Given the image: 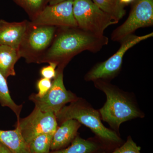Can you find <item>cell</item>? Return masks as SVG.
Returning <instances> with one entry per match:
<instances>
[{"label": "cell", "mask_w": 153, "mask_h": 153, "mask_svg": "<svg viewBox=\"0 0 153 153\" xmlns=\"http://www.w3.org/2000/svg\"><path fill=\"white\" fill-rule=\"evenodd\" d=\"M108 42V38L104 35H96L78 27L58 28L40 64L55 63L57 67L65 68L74 56L84 51L97 53Z\"/></svg>", "instance_id": "6da1fadb"}, {"label": "cell", "mask_w": 153, "mask_h": 153, "mask_svg": "<svg viewBox=\"0 0 153 153\" xmlns=\"http://www.w3.org/2000/svg\"><path fill=\"white\" fill-rule=\"evenodd\" d=\"M94 86L103 91L106 97L104 105L98 111L101 120L107 123L115 131H119L120 125L137 118L144 117L134 99L108 81L97 80Z\"/></svg>", "instance_id": "7a4b0ae2"}, {"label": "cell", "mask_w": 153, "mask_h": 153, "mask_svg": "<svg viewBox=\"0 0 153 153\" xmlns=\"http://www.w3.org/2000/svg\"><path fill=\"white\" fill-rule=\"evenodd\" d=\"M55 115L60 124L68 120H75L90 128L100 139L114 143L121 141L116 132L102 124L98 111L82 99L78 98L69 105H65Z\"/></svg>", "instance_id": "3957f363"}, {"label": "cell", "mask_w": 153, "mask_h": 153, "mask_svg": "<svg viewBox=\"0 0 153 153\" xmlns=\"http://www.w3.org/2000/svg\"><path fill=\"white\" fill-rule=\"evenodd\" d=\"M57 29L52 26L35 25L28 21L19 48L20 57L27 63L40 64L41 58L52 44Z\"/></svg>", "instance_id": "277c9868"}, {"label": "cell", "mask_w": 153, "mask_h": 153, "mask_svg": "<svg viewBox=\"0 0 153 153\" xmlns=\"http://www.w3.org/2000/svg\"><path fill=\"white\" fill-rule=\"evenodd\" d=\"M153 36V33L142 36L134 34L126 37L119 43V49L107 60L97 63L89 70L84 76L86 82L97 80L110 81L119 74L121 70L123 57L126 52L140 42Z\"/></svg>", "instance_id": "5b68a950"}, {"label": "cell", "mask_w": 153, "mask_h": 153, "mask_svg": "<svg viewBox=\"0 0 153 153\" xmlns=\"http://www.w3.org/2000/svg\"><path fill=\"white\" fill-rule=\"evenodd\" d=\"M73 14L78 27L97 35H104V31L119 22L93 2L92 0H74Z\"/></svg>", "instance_id": "8992f818"}, {"label": "cell", "mask_w": 153, "mask_h": 153, "mask_svg": "<svg viewBox=\"0 0 153 153\" xmlns=\"http://www.w3.org/2000/svg\"><path fill=\"white\" fill-rule=\"evenodd\" d=\"M64 69L63 67H57L52 87L46 95L41 98L37 97L35 94L30 96L29 99L34 102L36 108L43 112H51L56 114L67 103L79 98L73 92L66 90L63 82Z\"/></svg>", "instance_id": "52a82bcc"}, {"label": "cell", "mask_w": 153, "mask_h": 153, "mask_svg": "<svg viewBox=\"0 0 153 153\" xmlns=\"http://www.w3.org/2000/svg\"><path fill=\"white\" fill-rule=\"evenodd\" d=\"M128 17L114 30L111 39L120 42L140 28L153 26V0H134Z\"/></svg>", "instance_id": "ba28073f"}, {"label": "cell", "mask_w": 153, "mask_h": 153, "mask_svg": "<svg viewBox=\"0 0 153 153\" xmlns=\"http://www.w3.org/2000/svg\"><path fill=\"white\" fill-rule=\"evenodd\" d=\"M18 127L28 145L36 137L44 134H54L58 127L55 114L43 112L35 107L32 112L18 120Z\"/></svg>", "instance_id": "9c48e42d"}, {"label": "cell", "mask_w": 153, "mask_h": 153, "mask_svg": "<svg viewBox=\"0 0 153 153\" xmlns=\"http://www.w3.org/2000/svg\"><path fill=\"white\" fill-rule=\"evenodd\" d=\"M74 0H66L55 5H48L30 22L35 25L57 28L77 27L73 14Z\"/></svg>", "instance_id": "30bf717a"}, {"label": "cell", "mask_w": 153, "mask_h": 153, "mask_svg": "<svg viewBox=\"0 0 153 153\" xmlns=\"http://www.w3.org/2000/svg\"><path fill=\"white\" fill-rule=\"evenodd\" d=\"M27 20L22 22H9L0 20V45L19 49L26 32Z\"/></svg>", "instance_id": "8fae6325"}, {"label": "cell", "mask_w": 153, "mask_h": 153, "mask_svg": "<svg viewBox=\"0 0 153 153\" xmlns=\"http://www.w3.org/2000/svg\"><path fill=\"white\" fill-rule=\"evenodd\" d=\"M53 135L50 150L64 149L73 141L81 124L74 119L68 120L60 124Z\"/></svg>", "instance_id": "7c38bea8"}, {"label": "cell", "mask_w": 153, "mask_h": 153, "mask_svg": "<svg viewBox=\"0 0 153 153\" xmlns=\"http://www.w3.org/2000/svg\"><path fill=\"white\" fill-rule=\"evenodd\" d=\"M0 143L12 153H31L29 145L18 127L13 130H0Z\"/></svg>", "instance_id": "4fadbf2b"}, {"label": "cell", "mask_w": 153, "mask_h": 153, "mask_svg": "<svg viewBox=\"0 0 153 153\" xmlns=\"http://www.w3.org/2000/svg\"><path fill=\"white\" fill-rule=\"evenodd\" d=\"M20 58L19 49L0 45V73L6 79L16 75L15 66Z\"/></svg>", "instance_id": "5bb4252c"}, {"label": "cell", "mask_w": 153, "mask_h": 153, "mask_svg": "<svg viewBox=\"0 0 153 153\" xmlns=\"http://www.w3.org/2000/svg\"><path fill=\"white\" fill-rule=\"evenodd\" d=\"M99 148V146L95 142L76 136L68 147L49 153H94Z\"/></svg>", "instance_id": "9a60e30c"}, {"label": "cell", "mask_w": 153, "mask_h": 153, "mask_svg": "<svg viewBox=\"0 0 153 153\" xmlns=\"http://www.w3.org/2000/svg\"><path fill=\"white\" fill-rule=\"evenodd\" d=\"M92 1L102 10L118 22L126 15L125 6L122 4L120 0Z\"/></svg>", "instance_id": "2e32d148"}, {"label": "cell", "mask_w": 153, "mask_h": 153, "mask_svg": "<svg viewBox=\"0 0 153 153\" xmlns=\"http://www.w3.org/2000/svg\"><path fill=\"white\" fill-rule=\"evenodd\" d=\"M0 104L2 106L7 107L13 111L18 120L20 118L22 105H18L12 99L7 79L0 73Z\"/></svg>", "instance_id": "e0dca14e"}, {"label": "cell", "mask_w": 153, "mask_h": 153, "mask_svg": "<svg viewBox=\"0 0 153 153\" xmlns=\"http://www.w3.org/2000/svg\"><path fill=\"white\" fill-rule=\"evenodd\" d=\"M24 9L31 21L43 10L48 4L49 0H13Z\"/></svg>", "instance_id": "ac0fdd59"}, {"label": "cell", "mask_w": 153, "mask_h": 153, "mask_svg": "<svg viewBox=\"0 0 153 153\" xmlns=\"http://www.w3.org/2000/svg\"><path fill=\"white\" fill-rule=\"evenodd\" d=\"M54 134H44L38 136L29 144L31 153H49Z\"/></svg>", "instance_id": "d6986e66"}, {"label": "cell", "mask_w": 153, "mask_h": 153, "mask_svg": "<svg viewBox=\"0 0 153 153\" xmlns=\"http://www.w3.org/2000/svg\"><path fill=\"white\" fill-rule=\"evenodd\" d=\"M140 150V147L137 145L131 137L129 136L126 142L123 146L116 149L114 152L110 153H141Z\"/></svg>", "instance_id": "ffe728a7"}, {"label": "cell", "mask_w": 153, "mask_h": 153, "mask_svg": "<svg viewBox=\"0 0 153 153\" xmlns=\"http://www.w3.org/2000/svg\"><path fill=\"white\" fill-rule=\"evenodd\" d=\"M52 82L51 79L44 77H41V79H38L36 84L38 93L35 94L36 96L41 98L46 95L52 87Z\"/></svg>", "instance_id": "44dd1931"}, {"label": "cell", "mask_w": 153, "mask_h": 153, "mask_svg": "<svg viewBox=\"0 0 153 153\" xmlns=\"http://www.w3.org/2000/svg\"><path fill=\"white\" fill-rule=\"evenodd\" d=\"M49 65L42 67L40 70V74L42 77L52 79L55 78L56 75V69L57 65L56 63H49Z\"/></svg>", "instance_id": "7402d4cb"}, {"label": "cell", "mask_w": 153, "mask_h": 153, "mask_svg": "<svg viewBox=\"0 0 153 153\" xmlns=\"http://www.w3.org/2000/svg\"><path fill=\"white\" fill-rule=\"evenodd\" d=\"M0 153H12L5 146L0 143Z\"/></svg>", "instance_id": "603a6c76"}, {"label": "cell", "mask_w": 153, "mask_h": 153, "mask_svg": "<svg viewBox=\"0 0 153 153\" xmlns=\"http://www.w3.org/2000/svg\"><path fill=\"white\" fill-rule=\"evenodd\" d=\"M66 1V0H49L48 4L50 5H52L56 4L62 2L64 1Z\"/></svg>", "instance_id": "cb8c5ba5"}, {"label": "cell", "mask_w": 153, "mask_h": 153, "mask_svg": "<svg viewBox=\"0 0 153 153\" xmlns=\"http://www.w3.org/2000/svg\"><path fill=\"white\" fill-rule=\"evenodd\" d=\"M121 2L123 5L126 6L129 4L132 3L134 1V0H120Z\"/></svg>", "instance_id": "d4e9b609"}]
</instances>
